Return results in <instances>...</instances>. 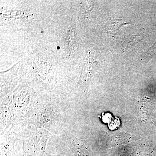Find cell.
<instances>
[{
  "label": "cell",
  "mask_w": 156,
  "mask_h": 156,
  "mask_svg": "<svg viewBox=\"0 0 156 156\" xmlns=\"http://www.w3.org/2000/svg\"><path fill=\"white\" fill-rule=\"evenodd\" d=\"M74 150L76 151L77 156H89V154L87 149L83 146H79L78 147H76V149H74Z\"/></svg>",
  "instance_id": "2"
},
{
  "label": "cell",
  "mask_w": 156,
  "mask_h": 156,
  "mask_svg": "<svg viewBox=\"0 0 156 156\" xmlns=\"http://www.w3.org/2000/svg\"><path fill=\"white\" fill-rule=\"evenodd\" d=\"M128 24V23L124 22L122 20H113L109 24L108 30L112 34H116L122 26Z\"/></svg>",
  "instance_id": "1"
}]
</instances>
